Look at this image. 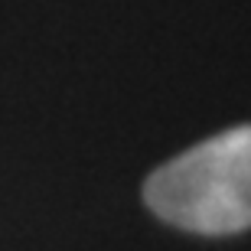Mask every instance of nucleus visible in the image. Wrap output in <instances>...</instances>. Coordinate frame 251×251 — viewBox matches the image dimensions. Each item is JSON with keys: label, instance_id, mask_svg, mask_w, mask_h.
Listing matches in <instances>:
<instances>
[{"label": "nucleus", "instance_id": "nucleus-1", "mask_svg": "<svg viewBox=\"0 0 251 251\" xmlns=\"http://www.w3.org/2000/svg\"><path fill=\"white\" fill-rule=\"evenodd\" d=\"M147 205L170 225L228 235L251 225V124L222 130L160 167L144 186Z\"/></svg>", "mask_w": 251, "mask_h": 251}]
</instances>
